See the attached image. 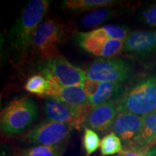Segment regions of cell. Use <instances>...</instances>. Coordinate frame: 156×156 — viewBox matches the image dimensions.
<instances>
[{
	"mask_svg": "<svg viewBox=\"0 0 156 156\" xmlns=\"http://www.w3.org/2000/svg\"><path fill=\"white\" fill-rule=\"evenodd\" d=\"M49 7L48 0H31L25 5L10 32L12 47L25 55L32 46L37 29Z\"/></svg>",
	"mask_w": 156,
	"mask_h": 156,
	"instance_id": "1",
	"label": "cell"
},
{
	"mask_svg": "<svg viewBox=\"0 0 156 156\" xmlns=\"http://www.w3.org/2000/svg\"><path fill=\"white\" fill-rule=\"evenodd\" d=\"M118 113L143 116L156 112V77H148L126 90L119 100Z\"/></svg>",
	"mask_w": 156,
	"mask_h": 156,
	"instance_id": "2",
	"label": "cell"
},
{
	"mask_svg": "<svg viewBox=\"0 0 156 156\" xmlns=\"http://www.w3.org/2000/svg\"><path fill=\"white\" fill-rule=\"evenodd\" d=\"M38 116V108L28 97L15 99L1 112L0 127L5 133L15 135L32 125Z\"/></svg>",
	"mask_w": 156,
	"mask_h": 156,
	"instance_id": "3",
	"label": "cell"
},
{
	"mask_svg": "<svg viewBox=\"0 0 156 156\" xmlns=\"http://www.w3.org/2000/svg\"><path fill=\"white\" fill-rule=\"evenodd\" d=\"M63 25L55 20L41 23L35 34L32 47L42 59H51L58 55V46L63 36Z\"/></svg>",
	"mask_w": 156,
	"mask_h": 156,
	"instance_id": "4",
	"label": "cell"
},
{
	"mask_svg": "<svg viewBox=\"0 0 156 156\" xmlns=\"http://www.w3.org/2000/svg\"><path fill=\"white\" fill-rule=\"evenodd\" d=\"M132 74V67L120 58H98L90 64L86 77L100 83L122 84L127 81Z\"/></svg>",
	"mask_w": 156,
	"mask_h": 156,
	"instance_id": "5",
	"label": "cell"
},
{
	"mask_svg": "<svg viewBox=\"0 0 156 156\" xmlns=\"http://www.w3.org/2000/svg\"><path fill=\"white\" fill-rule=\"evenodd\" d=\"M73 129L71 124L46 119L31 129L26 138L36 146L65 145Z\"/></svg>",
	"mask_w": 156,
	"mask_h": 156,
	"instance_id": "6",
	"label": "cell"
},
{
	"mask_svg": "<svg viewBox=\"0 0 156 156\" xmlns=\"http://www.w3.org/2000/svg\"><path fill=\"white\" fill-rule=\"evenodd\" d=\"M41 74L49 76L64 86L82 87L86 77V72L73 65L60 55L46 60L41 69Z\"/></svg>",
	"mask_w": 156,
	"mask_h": 156,
	"instance_id": "7",
	"label": "cell"
},
{
	"mask_svg": "<svg viewBox=\"0 0 156 156\" xmlns=\"http://www.w3.org/2000/svg\"><path fill=\"white\" fill-rule=\"evenodd\" d=\"M91 108L90 105L75 108L53 99H46L43 105V110L47 119L71 124L76 129L83 126L85 117Z\"/></svg>",
	"mask_w": 156,
	"mask_h": 156,
	"instance_id": "8",
	"label": "cell"
},
{
	"mask_svg": "<svg viewBox=\"0 0 156 156\" xmlns=\"http://www.w3.org/2000/svg\"><path fill=\"white\" fill-rule=\"evenodd\" d=\"M142 126V116L128 112H119L115 117L110 131L120 138L125 151L132 147L140 135Z\"/></svg>",
	"mask_w": 156,
	"mask_h": 156,
	"instance_id": "9",
	"label": "cell"
},
{
	"mask_svg": "<svg viewBox=\"0 0 156 156\" xmlns=\"http://www.w3.org/2000/svg\"><path fill=\"white\" fill-rule=\"evenodd\" d=\"M47 80L48 85L46 95L68 106L80 108L88 106L89 98L81 86H64L47 75H43Z\"/></svg>",
	"mask_w": 156,
	"mask_h": 156,
	"instance_id": "10",
	"label": "cell"
},
{
	"mask_svg": "<svg viewBox=\"0 0 156 156\" xmlns=\"http://www.w3.org/2000/svg\"><path fill=\"white\" fill-rule=\"evenodd\" d=\"M118 102L119 100H113L92 107L85 117L84 127L99 132L110 131L112 123L118 114Z\"/></svg>",
	"mask_w": 156,
	"mask_h": 156,
	"instance_id": "11",
	"label": "cell"
},
{
	"mask_svg": "<svg viewBox=\"0 0 156 156\" xmlns=\"http://www.w3.org/2000/svg\"><path fill=\"white\" fill-rule=\"evenodd\" d=\"M124 51L136 56H145L156 50V30H135L125 40Z\"/></svg>",
	"mask_w": 156,
	"mask_h": 156,
	"instance_id": "12",
	"label": "cell"
},
{
	"mask_svg": "<svg viewBox=\"0 0 156 156\" xmlns=\"http://www.w3.org/2000/svg\"><path fill=\"white\" fill-rule=\"evenodd\" d=\"M76 41L82 49L93 56H102L107 41L110 39L103 28H99L90 32L77 33Z\"/></svg>",
	"mask_w": 156,
	"mask_h": 156,
	"instance_id": "13",
	"label": "cell"
},
{
	"mask_svg": "<svg viewBox=\"0 0 156 156\" xmlns=\"http://www.w3.org/2000/svg\"><path fill=\"white\" fill-rule=\"evenodd\" d=\"M142 117L141 132L130 150L148 147L156 145V112Z\"/></svg>",
	"mask_w": 156,
	"mask_h": 156,
	"instance_id": "14",
	"label": "cell"
},
{
	"mask_svg": "<svg viewBox=\"0 0 156 156\" xmlns=\"http://www.w3.org/2000/svg\"><path fill=\"white\" fill-rule=\"evenodd\" d=\"M124 92V87L120 83H101L95 94L89 98V104L93 107L110 101L119 100Z\"/></svg>",
	"mask_w": 156,
	"mask_h": 156,
	"instance_id": "15",
	"label": "cell"
},
{
	"mask_svg": "<svg viewBox=\"0 0 156 156\" xmlns=\"http://www.w3.org/2000/svg\"><path fill=\"white\" fill-rule=\"evenodd\" d=\"M118 2V1L114 0H65L62 2V5L66 10L80 12L101 7H110Z\"/></svg>",
	"mask_w": 156,
	"mask_h": 156,
	"instance_id": "16",
	"label": "cell"
},
{
	"mask_svg": "<svg viewBox=\"0 0 156 156\" xmlns=\"http://www.w3.org/2000/svg\"><path fill=\"white\" fill-rule=\"evenodd\" d=\"M118 14L116 9L109 7H101L95 10L87 13L81 19L80 23L82 27L85 28H91L98 26L103 23L114 18Z\"/></svg>",
	"mask_w": 156,
	"mask_h": 156,
	"instance_id": "17",
	"label": "cell"
},
{
	"mask_svg": "<svg viewBox=\"0 0 156 156\" xmlns=\"http://www.w3.org/2000/svg\"><path fill=\"white\" fill-rule=\"evenodd\" d=\"M100 148L103 156L119 155L124 151L122 140L116 134L112 132L103 136L101 141Z\"/></svg>",
	"mask_w": 156,
	"mask_h": 156,
	"instance_id": "18",
	"label": "cell"
},
{
	"mask_svg": "<svg viewBox=\"0 0 156 156\" xmlns=\"http://www.w3.org/2000/svg\"><path fill=\"white\" fill-rule=\"evenodd\" d=\"M65 151V145H38L24 150L22 156H62Z\"/></svg>",
	"mask_w": 156,
	"mask_h": 156,
	"instance_id": "19",
	"label": "cell"
},
{
	"mask_svg": "<svg viewBox=\"0 0 156 156\" xmlns=\"http://www.w3.org/2000/svg\"><path fill=\"white\" fill-rule=\"evenodd\" d=\"M48 83L47 80L42 75H35L29 77L25 85V89L32 94L39 96L46 95L48 90Z\"/></svg>",
	"mask_w": 156,
	"mask_h": 156,
	"instance_id": "20",
	"label": "cell"
},
{
	"mask_svg": "<svg viewBox=\"0 0 156 156\" xmlns=\"http://www.w3.org/2000/svg\"><path fill=\"white\" fill-rule=\"evenodd\" d=\"M101 140L98 134L94 130L85 127L83 134V146L87 155L93 154L100 147Z\"/></svg>",
	"mask_w": 156,
	"mask_h": 156,
	"instance_id": "21",
	"label": "cell"
},
{
	"mask_svg": "<svg viewBox=\"0 0 156 156\" xmlns=\"http://www.w3.org/2000/svg\"><path fill=\"white\" fill-rule=\"evenodd\" d=\"M124 46H125V41L110 38L106 44L101 57L106 58L112 57L124 50Z\"/></svg>",
	"mask_w": 156,
	"mask_h": 156,
	"instance_id": "22",
	"label": "cell"
},
{
	"mask_svg": "<svg viewBox=\"0 0 156 156\" xmlns=\"http://www.w3.org/2000/svg\"><path fill=\"white\" fill-rule=\"evenodd\" d=\"M102 28L107 33L109 38L116 40L125 41L129 33L127 27L120 25H105Z\"/></svg>",
	"mask_w": 156,
	"mask_h": 156,
	"instance_id": "23",
	"label": "cell"
},
{
	"mask_svg": "<svg viewBox=\"0 0 156 156\" xmlns=\"http://www.w3.org/2000/svg\"><path fill=\"white\" fill-rule=\"evenodd\" d=\"M116 156H156V145L140 149L125 150L124 153Z\"/></svg>",
	"mask_w": 156,
	"mask_h": 156,
	"instance_id": "24",
	"label": "cell"
},
{
	"mask_svg": "<svg viewBox=\"0 0 156 156\" xmlns=\"http://www.w3.org/2000/svg\"><path fill=\"white\" fill-rule=\"evenodd\" d=\"M141 18L145 24L156 28V4L149 6L142 12Z\"/></svg>",
	"mask_w": 156,
	"mask_h": 156,
	"instance_id": "25",
	"label": "cell"
},
{
	"mask_svg": "<svg viewBox=\"0 0 156 156\" xmlns=\"http://www.w3.org/2000/svg\"><path fill=\"white\" fill-rule=\"evenodd\" d=\"M100 84V82L92 80L89 79L86 77L85 79L84 80L82 87H83L84 91H85L88 98H90L93 96L95 94V93L97 92Z\"/></svg>",
	"mask_w": 156,
	"mask_h": 156,
	"instance_id": "26",
	"label": "cell"
}]
</instances>
